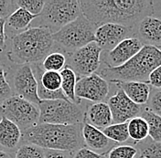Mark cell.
Here are the masks:
<instances>
[{
    "label": "cell",
    "mask_w": 161,
    "mask_h": 158,
    "mask_svg": "<svg viewBox=\"0 0 161 158\" xmlns=\"http://www.w3.org/2000/svg\"><path fill=\"white\" fill-rule=\"evenodd\" d=\"M81 14L97 28L114 23L134 27L153 13V3L147 0H81Z\"/></svg>",
    "instance_id": "cell-1"
},
{
    "label": "cell",
    "mask_w": 161,
    "mask_h": 158,
    "mask_svg": "<svg viewBox=\"0 0 161 158\" xmlns=\"http://www.w3.org/2000/svg\"><path fill=\"white\" fill-rule=\"evenodd\" d=\"M81 127L80 124L38 123L22 132V139L43 150L76 152L82 148L83 144Z\"/></svg>",
    "instance_id": "cell-2"
},
{
    "label": "cell",
    "mask_w": 161,
    "mask_h": 158,
    "mask_svg": "<svg viewBox=\"0 0 161 158\" xmlns=\"http://www.w3.org/2000/svg\"><path fill=\"white\" fill-rule=\"evenodd\" d=\"M53 45L52 33L48 29L30 28L13 37L8 57L19 65L38 64L50 54Z\"/></svg>",
    "instance_id": "cell-3"
},
{
    "label": "cell",
    "mask_w": 161,
    "mask_h": 158,
    "mask_svg": "<svg viewBox=\"0 0 161 158\" xmlns=\"http://www.w3.org/2000/svg\"><path fill=\"white\" fill-rule=\"evenodd\" d=\"M161 65V50L144 45L141 50L125 64L117 68L105 67L101 69L100 76L106 80L147 82L151 72Z\"/></svg>",
    "instance_id": "cell-4"
},
{
    "label": "cell",
    "mask_w": 161,
    "mask_h": 158,
    "mask_svg": "<svg viewBox=\"0 0 161 158\" xmlns=\"http://www.w3.org/2000/svg\"><path fill=\"white\" fill-rule=\"evenodd\" d=\"M96 29L97 27L81 14L78 19L52 34V39L54 43L70 54L92 42H95Z\"/></svg>",
    "instance_id": "cell-5"
},
{
    "label": "cell",
    "mask_w": 161,
    "mask_h": 158,
    "mask_svg": "<svg viewBox=\"0 0 161 158\" xmlns=\"http://www.w3.org/2000/svg\"><path fill=\"white\" fill-rule=\"evenodd\" d=\"M39 123L75 125L85 121V113L75 103L69 100L41 101Z\"/></svg>",
    "instance_id": "cell-6"
},
{
    "label": "cell",
    "mask_w": 161,
    "mask_h": 158,
    "mask_svg": "<svg viewBox=\"0 0 161 158\" xmlns=\"http://www.w3.org/2000/svg\"><path fill=\"white\" fill-rule=\"evenodd\" d=\"M80 15L81 10L78 0H47L39 17L41 27L54 34Z\"/></svg>",
    "instance_id": "cell-7"
},
{
    "label": "cell",
    "mask_w": 161,
    "mask_h": 158,
    "mask_svg": "<svg viewBox=\"0 0 161 158\" xmlns=\"http://www.w3.org/2000/svg\"><path fill=\"white\" fill-rule=\"evenodd\" d=\"M2 117L14 123L24 132L39 123V107L27 100L13 95L0 104Z\"/></svg>",
    "instance_id": "cell-8"
},
{
    "label": "cell",
    "mask_w": 161,
    "mask_h": 158,
    "mask_svg": "<svg viewBox=\"0 0 161 158\" xmlns=\"http://www.w3.org/2000/svg\"><path fill=\"white\" fill-rule=\"evenodd\" d=\"M102 51L96 42H92L70 53L69 59H66V65L70 67L79 78L92 75L100 67Z\"/></svg>",
    "instance_id": "cell-9"
},
{
    "label": "cell",
    "mask_w": 161,
    "mask_h": 158,
    "mask_svg": "<svg viewBox=\"0 0 161 158\" xmlns=\"http://www.w3.org/2000/svg\"><path fill=\"white\" fill-rule=\"evenodd\" d=\"M38 82V95L41 101L68 100L61 90V76L57 71H45L40 63L32 64Z\"/></svg>",
    "instance_id": "cell-10"
},
{
    "label": "cell",
    "mask_w": 161,
    "mask_h": 158,
    "mask_svg": "<svg viewBox=\"0 0 161 158\" xmlns=\"http://www.w3.org/2000/svg\"><path fill=\"white\" fill-rule=\"evenodd\" d=\"M13 86L14 88L12 90H14L17 96L27 100L37 106L41 102V100L38 95L37 79L30 64L19 65V67L15 70Z\"/></svg>",
    "instance_id": "cell-11"
},
{
    "label": "cell",
    "mask_w": 161,
    "mask_h": 158,
    "mask_svg": "<svg viewBox=\"0 0 161 158\" xmlns=\"http://www.w3.org/2000/svg\"><path fill=\"white\" fill-rule=\"evenodd\" d=\"M109 93V84L97 73L77 79L75 96L92 102H103Z\"/></svg>",
    "instance_id": "cell-12"
},
{
    "label": "cell",
    "mask_w": 161,
    "mask_h": 158,
    "mask_svg": "<svg viewBox=\"0 0 161 158\" xmlns=\"http://www.w3.org/2000/svg\"><path fill=\"white\" fill-rule=\"evenodd\" d=\"M107 104L109 106L113 117V123H127L131 119L137 117L143 108L140 105L133 102L121 89L108 100Z\"/></svg>",
    "instance_id": "cell-13"
},
{
    "label": "cell",
    "mask_w": 161,
    "mask_h": 158,
    "mask_svg": "<svg viewBox=\"0 0 161 158\" xmlns=\"http://www.w3.org/2000/svg\"><path fill=\"white\" fill-rule=\"evenodd\" d=\"M144 44L136 37H128L122 40L113 50L106 52L103 62L108 68H117L125 64L136 56Z\"/></svg>",
    "instance_id": "cell-14"
},
{
    "label": "cell",
    "mask_w": 161,
    "mask_h": 158,
    "mask_svg": "<svg viewBox=\"0 0 161 158\" xmlns=\"http://www.w3.org/2000/svg\"><path fill=\"white\" fill-rule=\"evenodd\" d=\"M133 32L132 28L119 24L107 23L99 26L95 30V42L103 51L113 50L122 40L128 38Z\"/></svg>",
    "instance_id": "cell-15"
},
{
    "label": "cell",
    "mask_w": 161,
    "mask_h": 158,
    "mask_svg": "<svg viewBox=\"0 0 161 158\" xmlns=\"http://www.w3.org/2000/svg\"><path fill=\"white\" fill-rule=\"evenodd\" d=\"M81 136L87 148L100 155H105L106 152H109L114 143L107 138L102 130L93 127L88 123H83Z\"/></svg>",
    "instance_id": "cell-16"
},
{
    "label": "cell",
    "mask_w": 161,
    "mask_h": 158,
    "mask_svg": "<svg viewBox=\"0 0 161 158\" xmlns=\"http://www.w3.org/2000/svg\"><path fill=\"white\" fill-rule=\"evenodd\" d=\"M137 34L142 43L161 48V19L152 16L145 17L137 26Z\"/></svg>",
    "instance_id": "cell-17"
},
{
    "label": "cell",
    "mask_w": 161,
    "mask_h": 158,
    "mask_svg": "<svg viewBox=\"0 0 161 158\" xmlns=\"http://www.w3.org/2000/svg\"><path fill=\"white\" fill-rule=\"evenodd\" d=\"M125 95L137 105L146 104L150 98L151 86L142 81H117L115 82Z\"/></svg>",
    "instance_id": "cell-18"
},
{
    "label": "cell",
    "mask_w": 161,
    "mask_h": 158,
    "mask_svg": "<svg viewBox=\"0 0 161 158\" xmlns=\"http://www.w3.org/2000/svg\"><path fill=\"white\" fill-rule=\"evenodd\" d=\"M85 120L93 127L103 130L113 123V117L107 102H95L88 107Z\"/></svg>",
    "instance_id": "cell-19"
},
{
    "label": "cell",
    "mask_w": 161,
    "mask_h": 158,
    "mask_svg": "<svg viewBox=\"0 0 161 158\" xmlns=\"http://www.w3.org/2000/svg\"><path fill=\"white\" fill-rule=\"evenodd\" d=\"M22 140V131L18 125L2 117L0 120V145L7 149H15Z\"/></svg>",
    "instance_id": "cell-20"
},
{
    "label": "cell",
    "mask_w": 161,
    "mask_h": 158,
    "mask_svg": "<svg viewBox=\"0 0 161 158\" xmlns=\"http://www.w3.org/2000/svg\"><path fill=\"white\" fill-rule=\"evenodd\" d=\"M61 76V90L65 97L72 103L79 104L80 100L75 96V87L77 83V75L67 65L60 71Z\"/></svg>",
    "instance_id": "cell-21"
},
{
    "label": "cell",
    "mask_w": 161,
    "mask_h": 158,
    "mask_svg": "<svg viewBox=\"0 0 161 158\" xmlns=\"http://www.w3.org/2000/svg\"><path fill=\"white\" fill-rule=\"evenodd\" d=\"M141 117L145 119L148 124V136L154 142L161 143V117L154 113L148 108H144Z\"/></svg>",
    "instance_id": "cell-22"
},
{
    "label": "cell",
    "mask_w": 161,
    "mask_h": 158,
    "mask_svg": "<svg viewBox=\"0 0 161 158\" xmlns=\"http://www.w3.org/2000/svg\"><path fill=\"white\" fill-rule=\"evenodd\" d=\"M128 123L129 138L136 142H141L148 136V124L141 116L131 119Z\"/></svg>",
    "instance_id": "cell-23"
},
{
    "label": "cell",
    "mask_w": 161,
    "mask_h": 158,
    "mask_svg": "<svg viewBox=\"0 0 161 158\" xmlns=\"http://www.w3.org/2000/svg\"><path fill=\"white\" fill-rule=\"evenodd\" d=\"M36 18L37 16L31 15L27 10L19 8L8 19V25L15 30H26V29L30 25L31 21Z\"/></svg>",
    "instance_id": "cell-24"
},
{
    "label": "cell",
    "mask_w": 161,
    "mask_h": 158,
    "mask_svg": "<svg viewBox=\"0 0 161 158\" xmlns=\"http://www.w3.org/2000/svg\"><path fill=\"white\" fill-rule=\"evenodd\" d=\"M128 123V122H127ZM112 123L106 128L103 129L102 132L104 135L114 143H124L129 139L128 123Z\"/></svg>",
    "instance_id": "cell-25"
},
{
    "label": "cell",
    "mask_w": 161,
    "mask_h": 158,
    "mask_svg": "<svg viewBox=\"0 0 161 158\" xmlns=\"http://www.w3.org/2000/svg\"><path fill=\"white\" fill-rule=\"evenodd\" d=\"M66 65V57L61 52H50L42 60L41 67L45 71H57L60 72Z\"/></svg>",
    "instance_id": "cell-26"
},
{
    "label": "cell",
    "mask_w": 161,
    "mask_h": 158,
    "mask_svg": "<svg viewBox=\"0 0 161 158\" xmlns=\"http://www.w3.org/2000/svg\"><path fill=\"white\" fill-rule=\"evenodd\" d=\"M15 158H45L44 150L37 145L27 144L20 146Z\"/></svg>",
    "instance_id": "cell-27"
},
{
    "label": "cell",
    "mask_w": 161,
    "mask_h": 158,
    "mask_svg": "<svg viewBox=\"0 0 161 158\" xmlns=\"http://www.w3.org/2000/svg\"><path fill=\"white\" fill-rule=\"evenodd\" d=\"M137 149L129 144L114 146L108 152V158H136Z\"/></svg>",
    "instance_id": "cell-28"
},
{
    "label": "cell",
    "mask_w": 161,
    "mask_h": 158,
    "mask_svg": "<svg viewBox=\"0 0 161 158\" xmlns=\"http://www.w3.org/2000/svg\"><path fill=\"white\" fill-rule=\"evenodd\" d=\"M18 7L20 8L27 10L31 15L39 17L42 12L45 1L43 0H17Z\"/></svg>",
    "instance_id": "cell-29"
},
{
    "label": "cell",
    "mask_w": 161,
    "mask_h": 158,
    "mask_svg": "<svg viewBox=\"0 0 161 158\" xmlns=\"http://www.w3.org/2000/svg\"><path fill=\"white\" fill-rule=\"evenodd\" d=\"M13 96V90L7 79V72L0 65V104Z\"/></svg>",
    "instance_id": "cell-30"
},
{
    "label": "cell",
    "mask_w": 161,
    "mask_h": 158,
    "mask_svg": "<svg viewBox=\"0 0 161 158\" xmlns=\"http://www.w3.org/2000/svg\"><path fill=\"white\" fill-rule=\"evenodd\" d=\"M140 155L146 158H161V143L152 141L140 148Z\"/></svg>",
    "instance_id": "cell-31"
},
{
    "label": "cell",
    "mask_w": 161,
    "mask_h": 158,
    "mask_svg": "<svg viewBox=\"0 0 161 158\" xmlns=\"http://www.w3.org/2000/svg\"><path fill=\"white\" fill-rule=\"evenodd\" d=\"M19 8L14 0H0V19H8Z\"/></svg>",
    "instance_id": "cell-32"
},
{
    "label": "cell",
    "mask_w": 161,
    "mask_h": 158,
    "mask_svg": "<svg viewBox=\"0 0 161 158\" xmlns=\"http://www.w3.org/2000/svg\"><path fill=\"white\" fill-rule=\"evenodd\" d=\"M147 108L161 117V90L153 92L148 100Z\"/></svg>",
    "instance_id": "cell-33"
},
{
    "label": "cell",
    "mask_w": 161,
    "mask_h": 158,
    "mask_svg": "<svg viewBox=\"0 0 161 158\" xmlns=\"http://www.w3.org/2000/svg\"><path fill=\"white\" fill-rule=\"evenodd\" d=\"M73 158H108L106 155H100L87 147H82L75 152Z\"/></svg>",
    "instance_id": "cell-34"
},
{
    "label": "cell",
    "mask_w": 161,
    "mask_h": 158,
    "mask_svg": "<svg viewBox=\"0 0 161 158\" xmlns=\"http://www.w3.org/2000/svg\"><path fill=\"white\" fill-rule=\"evenodd\" d=\"M147 83L156 89H161V65L151 72Z\"/></svg>",
    "instance_id": "cell-35"
},
{
    "label": "cell",
    "mask_w": 161,
    "mask_h": 158,
    "mask_svg": "<svg viewBox=\"0 0 161 158\" xmlns=\"http://www.w3.org/2000/svg\"><path fill=\"white\" fill-rule=\"evenodd\" d=\"M6 19H0V49H4L6 47V32H5V26H6Z\"/></svg>",
    "instance_id": "cell-36"
},
{
    "label": "cell",
    "mask_w": 161,
    "mask_h": 158,
    "mask_svg": "<svg viewBox=\"0 0 161 158\" xmlns=\"http://www.w3.org/2000/svg\"><path fill=\"white\" fill-rule=\"evenodd\" d=\"M45 158H66L63 152L54 150H44Z\"/></svg>",
    "instance_id": "cell-37"
},
{
    "label": "cell",
    "mask_w": 161,
    "mask_h": 158,
    "mask_svg": "<svg viewBox=\"0 0 161 158\" xmlns=\"http://www.w3.org/2000/svg\"><path fill=\"white\" fill-rule=\"evenodd\" d=\"M0 158H12L9 154H8L7 152L1 151L0 150Z\"/></svg>",
    "instance_id": "cell-38"
},
{
    "label": "cell",
    "mask_w": 161,
    "mask_h": 158,
    "mask_svg": "<svg viewBox=\"0 0 161 158\" xmlns=\"http://www.w3.org/2000/svg\"><path fill=\"white\" fill-rule=\"evenodd\" d=\"M136 158H146V157H143V156H141V155H139L138 157H136Z\"/></svg>",
    "instance_id": "cell-39"
}]
</instances>
